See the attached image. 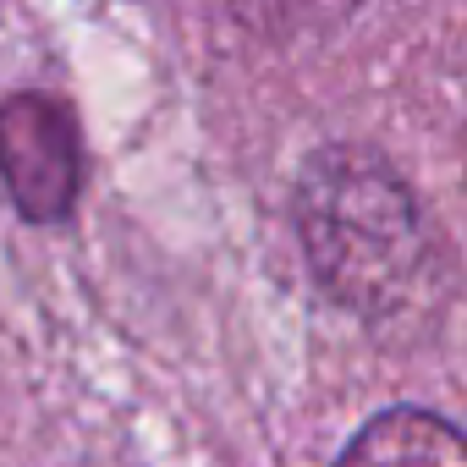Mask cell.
<instances>
[{"label": "cell", "mask_w": 467, "mask_h": 467, "mask_svg": "<svg viewBox=\"0 0 467 467\" xmlns=\"http://www.w3.org/2000/svg\"><path fill=\"white\" fill-rule=\"evenodd\" d=\"M336 467H467V434L434 412L390 407L347 440Z\"/></svg>", "instance_id": "obj_3"}, {"label": "cell", "mask_w": 467, "mask_h": 467, "mask_svg": "<svg viewBox=\"0 0 467 467\" xmlns=\"http://www.w3.org/2000/svg\"><path fill=\"white\" fill-rule=\"evenodd\" d=\"M297 243L330 303L358 319L429 308L440 286V237L401 171L363 143H325L297 176Z\"/></svg>", "instance_id": "obj_1"}, {"label": "cell", "mask_w": 467, "mask_h": 467, "mask_svg": "<svg viewBox=\"0 0 467 467\" xmlns=\"http://www.w3.org/2000/svg\"><path fill=\"white\" fill-rule=\"evenodd\" d=\"M0 182L28 225H61L83 192V143L78 121L50 94L0 99Z\"/></svg>", "instance_id": "obj_2"}]
</instances>
